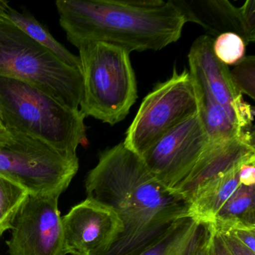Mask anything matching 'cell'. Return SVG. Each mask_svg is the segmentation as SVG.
<instances>
[{
  "mask_svg": "<svg viewBox=\"0 0 255 255\" xmlns=\"http://www.w3.org/2000/svg\"><path fill=\"white\" fill-rule=\"evenodd\" d=\"M89 199L112 209L122 234L103 255H138L191 216V204L159 182L139 156L120 143L101 152L85 181Z\"/></svg>",
  "mask_w": 255,
  "mask_h": 255,
  "instance_id": "1",
  "label": "cell"
},
{
  "mask_svg": "<svg viewBox=\"0 0 255 255\" xmlns=\"http://www.w3.org/2000/svg\"><path fill=\"white\" fill-rule=\"evenodd\" d=\"M59 23L77 48L89 43L128 52L160 50L181 37L186 20L172 0H58Z\"/></svg>",
  "mask_w": 255,
  "mask_h": 255,
  "instance_id": "2",
  "label": "cell"
},
{
  "mask_svg": "<svg viewBox=\"0 0 255 255\" xmlns=\"http://www.w3.org/2000/svg\"><path fill=\"white\" fill-rule=\"evenodd\" d=\"M84 115L25 82L0 77V124L52 147L77 153L86 141Z\"/></svg>",
  "mask_w": 255,
  "mask_h": 255,
  "instance_id": "3",
  "label": "cell"
},
{
  "mask_svg": "<svg viewBox=\"0 0 255 255\" xmlns=\"http://www.w3.org/2000/svg\"><path fill=\"white\" fill-rule=\"evenodd\" d=\"M83 75L80 110L115 125L123 121L138 98L130 53L119 46L95 42L78 49Z\"/></svg>",
  "mask_w": 255,
  "mask_h": 255,
  "instance_id": "4",
  "label": "cell"
},
{
  "mask_svg": "<svg viewBox=\"0 0 255 255\" xmlns=\"http://www.w3.org/2000/svg\"><path fill=\"white\" fill-rule=\"evenodd\" d=\"M0 77L32 85L78 110L83 98L82 70L61 62L6 16H0Z\"/></svg>",
  "mask_w": 255,
  "mask_h": 255,
  "instance_id": "5",
  "label": "cell"
},
{
  "mask_svg": "<svg viewBox=\"0 0 255 255\" xmlns=\"http://www.w3.org/2000/svg\"><path fill=\"white\" fill-rule=\"evenodd\" d=\"M0 138V174L33 195H60L79 170L77 153L61 151L24 134Z\"/></svg>",
  "mask_w": 255,
  "mask_h": 255,
  "instance_id": "6",
  "label": "cell"
},
{
  "mask_svg": "<svg viewBox=\"0 0 255 255\" xmlns=\"http://www.w3.org/2000/svg\"><path fill=\"white\" fill-rule=\"evenodd\" d=\"M198 113V93L192 77L187 70L179 73L174 68L172 76L143 100L124 144L141 156L167 132Z\"/></svg>",
  "mask_w": 255,
  "mask_h": 255,
  "instance_id": "7",
  "label": "cell"
},
{
  "mask_svg": "<svg viewBox=\"0 0 255 255\" xmlns=\"http://www.w3.org/2000/svg\"><path fill=\"white\" fill-rule=\"evenodd\" d=\"M210 141L198 113L167 132L139 156L165 187L190 202L198 190V165Z\"/></svg>",
  "mask_w": 255,
  "mask_h": 255,
  "instance_id": "8",
  "label": "cell"
},
{
  "mask_svg": "<svg viewBox=\"0 0 255 255\" xmlns=\"http://www.w3.org/2000/svg\"><path fill=\"white\" fill-rule=\"evenodd\" d=\"M59 198L28 195L10 230L8 255H66Z\"/></svg>",
  "mask_w": 255,
  "mask_h": 255,
  "instance_id": "9",
  "label": "cell"
},
{
  "mask_svg": "<svg viewBox=\"0 0 255 255\" xmlns=\"http://www.w3.org/2000/svg\"><path fill=\"white\" fill-rule=\"evenodd\" d=\"M213 41L214 39L208 35L198 37L188 55L189 72L198 95L226 109L237 118L244 133L252 135V107L243 101V95L234 86L228 65L215 56Z\"/></svg>",
  "mask_w": 255,
  "mask_h": 255,
  "instance_id": "10",
  "label": "cell"
},
{
  "mask_svg": "<svg viewBox=\"0 0 255 255\" xmlns=\"http://www.w3.org/2000/svg\"><path fill=\"white\" fill-rule=\"evenodd\" d=\"M62 223L66 255H104L123 231L115 211L89 198L74 206Z\"/></svg>",
  "mask_w": 255,
  "mask_h": 255,
  "instance_id": "11",
  "label": "cell"
},
{
  "mask_svg": "<svg viewBox=\"0 0 255 255\" xmlns=\"http://www.w3.org/2000/svg\"><path fill=\"white\" fill-rule=\"evenodd\" d=\"M186 23L200 25L208 36L231 32L241 37L246 45L255 41V0L238 8L228 0H172Z\"/></svg>",
  "mask_w": 255,
  "mask_h": 255,
  "instance_id": "12",
  "label": "cell"
},
{
  "mask_svg": "<svg viewBox=\"0 0 255 255\" xmlns=\"http://www.w3.org/2000/svg\"><path fill=\"white\" fill-rule=\"evenodd\" d=\"M213 224L193 216L183 218L159 241L138 255H198Z\"/></svg>",
  "mask_w": 255,
  "mask_h": 255,
  "instance_id": "13",
  "label": "cell"
},
{
  "mask_svg": "<svg viewBox=\"0 0 255 255\" xmlns=\"http://www.w3.org/2000/svg\"><path fill=\"white\" fill-rule=\"evenodd\" d=\"M243 164L201 186L191 200V216L213 223L218 212L241 184L240 169Z\"/></svg>",
  "mask_w": 255,
  "mask_h": 255,
  "instance_id": "14",
  "label": "cell"
},
{
  "mask_svg": "<svg viewBox=\"0 0 255 255\" xmlns=\"http://www.w3.org/2000/svg\"><path fill=\"white\" fill-rule=\"evenodd\" d=\"M212 224L218 231L234 227L255 228V185L240 184L218 212Z\"/></svg>",
  "mask_w": 255,
  "mask_h": 255,
  "instance_id": "15",
  "label": "cell"
},
{
  "mask_svg": "<svg viewBox=\"0 0 255 255\" xmlns=\"http://www.w3.org/2000/svg\"><path fill=\"white\" fill-rule=\"evenodd\" d=\"M4 15L6 16L34 41L51 52L61 62L71 68L81 69L80 57L73 54L59 41H56L49 30L33 16L29 13L19 12L10 6Z\"/></svg>",
  "mask_w": 255,
  "mask_h": 255,
  "instance_id": "16",
  "label": "cell"
},
{
  "mask_svg": "<svg viewBox=\"0 0 255 255\" xmlns=\"http://www.w3.org/2000/svg\"><path fill=\"white\" fill-rule=\"evenodd\" d=\"M29 195L21 185L0 174V236L10 231L13 222Z\"/></svg>",
  "mask_w": 255,
  "mask_h": 255,
  "instance_id": "17",
  "label": "cell"
},
{
  "mask_svg": "<svg viewBox=\"0 0 255 255\" xmlns=\"http://www.w3.org/2000/svg\"><path fill=\"white\" fill-rule=\"evenodd\" d=\"M246 44L237 34L227 32L216 37L213 41L215 56L225 65L238 63L245 57Z\"/></svg>",
  "mask_w": 255,
  "mask_h": 255,
  "instance_id": "18",
  "label": "cell"
},
{
  "mask_svg": "<svg viewBox=\"0 0 255 255\" xmlns=\"http://www.w3.org/2000/svg\"><path fill=\"white\" fill-rule=\"evenodd\" d=\"M234 86L242 95H246L252 99L255 96V58L245 56L230 71Z\"/></svg>",
  "mask_w": 255,
  "mask_h": 255,
  "instance_id": "19",
  "label": "cell"
},
{
  "mask_svg": "<svg viewBox=\"0 0 255 255\" xmlns=\"http://www.w3.org/2000/svg\"><path fill=\"white\" fill-rule=\"evenodd\" d=\"M219 232H227L232 234L239 241L247 246L252 252H255V228L234 227L226 231Z\"/></svg>",
  "mask_w": 255,
  "mask_h": 255,
  "instance_id": "20",
  "label": "cell"
},
{
  "mask_svg": "<svg viewBox=\"0 0 255 255\" xmlns=\"http://www.w3.org/2000/svg\"><path fill=\"white\" fill-rule=\"evenodd\" d=\"M218 232L220 234L224 243L231 255H255V252H252L247 246L239 241L232 234L227 232Z\"/></svg>",
  "mask_w": 255,
  "mask_h": 255,
  "instance_id": "21",
  "label": "cell"
},
{
  "mask_svg": "<svg viewBox=\"0 0 255 255\" xmlns=\"http://www.w3.org/2000/svg\"><path fill=\"white\" fill-rule=\"evenodd\" d=\"M240 180L245 186L255 185V159L245 162L240 166Z\"/></svg>",
  "mask_w": 255,
  "mask_h": 255,
  "instance_id": "22",
  "label": "cell"
},
{
  "mask_svg": "<svg viewBox=\"0 0 255 255\" xmlns=\"http://www.w3.org/2000/svg\"><path fill=\"white\" fill-rule=\"evenodd\" d=\"M210 255H231L227 249L220 234L213 225V232L210 239Z\"/></svg>",
  "mask_w": 255,
  "mask_h": 255,
  "instance_id": "23",
  "label": "cell"
},
{
  "mask_svg": "<svg viewBox=\"0 0 255 255\" xmlns=\"http://www.w3.org/2000/svg\"><path fill=\"white\" fill-rule=\"evenodd\" d=\"M212 232H213V231H212ZM211 235L210 237L206 240L204 244L200 248L198 255H210V239H211Z\"/></svg>",
  "mask_w": 255,
  "mask_h": 255,
  "instance_id": "24",
  "label": "cell"
},
{
  "mask_svg": "<svg viewBox=\"0 0 255 255\" xmlns=\"http://www.w3.org/2000/svg\"><path fill=\"white\" fill-rule=\"evenodd\" d=\"M8 8H9V5H8V2L0 0V16L4 15Z\"/></svg>",
  "mask_w": 255,
  "mask_h": 255,
  "instance_id": "25",
  "label": "cell"
},
{
  "mask_svg": "<svg viewBox=\"0 0 255 255\" xmlns=\"http://www.w3.org/2000/svg\"><path fill=\"white\" fill-rule=\"evenodd\" d=\"M8 134H9V132L6 131V129L2 125H0V138H5Z\"/></svg>",
  "mask_w": 255,
  "mask_h": 255,
  "instance_id": "26",
  "label": "cell"
},
{
  "mask_svg": "<svg viewBox=\"0 0 255 255\" xmlns=\"http://www.w3.org/2000/svg\"><path fill=\"white\" fill-rule=\"evenodd\" d=\"M0 125H1V124H0Z\"/></svg>",
  "mask_w": 255,
  "mask_h": 255,
  "instance_id": "27",
  "label": "cell"
}]
</instances>
